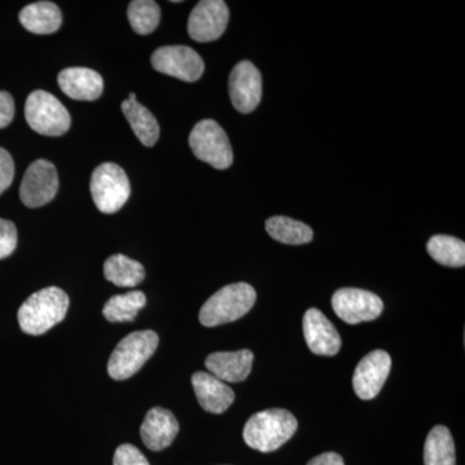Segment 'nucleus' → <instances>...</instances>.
Segmentation results:
<instances>
[{
    "instance_id": "5",
    "label": "nucleus",
    "mask_w": 465,
    "mask_h": 465,
    "mask_svg": "<svg viewBox=\"0 0 465 465\" xmlns=\"http://www.w3.org/2000/svg\"><path fill=\"white\" fill-rule=\"evenodd\" d=\"M27 124L35 133L45 136H63L72 125V118L65 106L50 92L34 91L25 104Z\"/></svg>"
},
{
    "instance_id": "18",
    "label": "nucleus",
    "mask_w": 465,
    "mask_h": 465,
    "mask_svg": "<svg viewBox=\"0 0 465 465\" xmlns=\"http://www.w3.org/2000/svg\"><path fill=\"white\" fill-rule=\"evenodd\" d=\"M58 85L70 99L94 101L104 91L103 76L87 67H69L58 74Z\"/></svg>"
},
{
    "instance_id": "15",
    "label": "nucleus",
    "mask_w": 465,
    "mask_h": 465,
    "mask_svg": "<svg viewBox=\"0 0 465 465\" xmlns=\"http://www.w3.org/2000/svg\"><path fill=\"white\" fill-rule=\"evenodd\" d=\"M179 430V421L170 410L154 407L143 419L140 434L146 448L152 451H163L173 445Z\"/></svg>"
},
{
    "instance_id": "24",
    "label": "nucleus",
    "mask_w": 465,
    "mask_h": 465,
    "mask_svg": "<svg viewBox=\"0 0 465 465\" xmlns=\"http://www.w3.org/2000/svg\"><path fill=\"white\" fill-rule=\"evenodd\" d=\"M145 304L146 296L142 291L114 295L106 302L103 311L104 317L113 323L133 322Z\"/></svg>"
},
{
    "instance_id": "25",
    "label": "nucleus",
    "mask_w": 465,
    "mask_h": 465,
    "mask_svg": "<svg viewBox=\"0 0 465 465\" xmlns=\"http://www.w3.org/2000/svg\"><path fill=\"white\" fill-rule=\"evenodd\" d=\"M428 253L434 262L450 268H463L465 265V243L451 235H433L427 243Z\"/></svg>"
},
{
    "instance_id": "17",
    "label": "nucleus",
    "mask_w": 465,
    "mask_h": 465,
    "mask_svg": "<svg viewBox=\"0 0 465 465\" xmlns=\"http://www.w3.org/2000/svg\"><path fill=\"white\" fill-rule=\"evenodd\" d=\"M211 375L224 382H241L249 378L252 370L253 353L249 349L238 351H217L206 358Z\"/></svg>"
},
{
    "instance_id": "14",
    "label": "nucleus",
    "mask_w": 465,
    "mask_h": 465,
    "mask_svg": "<svg viewBox=\"0 0 465 465\" xmlns=\"http://www.w3.org/2000/svg\"><path fill=\"white\" fill-rule=\"evenodd\" d=\"M302 331L312 353L317 356L333 357L341 348V338L338 330L320 309L311 308L305 312Z\"/></svg>"
},
{
    "instance_id": "21",
    "label": "nucleus",
    "mask_w": 465,
    "mask_h": 465,
    "mask_svg": "<svg viewBox=\"0 0 465 465\" xmlns=\"http://www.w3.org/2000/svg\"><path fill=\"white\" fill-rule=\"evenodd\" d=\"M424 465H457L455 443L443 425H437L425 440Z\"/></svg>"
},
{
    "instance_id": "12",
    "label": "nucleus",
    "mask_w": 465,
    "mask_h": 465,
    "mask_svg": "<svg viewBox=\"0 0 465 465\" xmlns=\"http://www.w3.org/2000/svg\"><path fill=\"white\" fill-rule=\"evenodd\" d=\"M229 94L232 106L243 114L258 108L262 94V73L251 61H241L232 70Z\"/></svg>"
},
{
    "instance_id": "8",
    "label": "nucleus",
    "mask_w": 465,
    "mask_h": 465,
    "mask_svg": "<svg viewBox=\"0 0 465 465\" xmlns=\"http://www.w3.org/2000/svg\"><path fill=\"white\" fill-rule=\"evenodd\" d=\"M331 302L336 316L348 324L374 321L384 309V302L375 293L351 287L336 291Z\"/></svg>"
},
{
    "instance_id": "31",
    "label": "nucleus",
    "mask_w": 465,
    "mask_h": 465,
    "mask_svg": "<svg viewBox=\"0 0 465 465\" xmlns=\"http://www.w3.org/2000/svg\"><path fill=\"white\" fill-rule=\"evenodd\" d=\"M307 465H345L344 459L336 452H324L312 459Z\"/></svg>"
},
{
    "instance_id": "3",
    "label": "nucleus",
    "mask_w": 465,
    "mask_h": 465,
    "mask_svg": "<svg viewBox=\"0 0 465 465\" xmlns=\"http://www.w3.org/2000/svg\"><path fill=\"white\" fill-rule=\"evenodd\" d=\"M256 302V291L249 283H232L223 287L204 302L200 322L206 327L234 322L246 316Z\"/></svg>"
},
{
    "instance_id": "30",
    "label": "nucleus",
    "mask_w": 465,
    "mask_h": 465,
    "mask_svg": "<svg viewBox=\"0 0 465 465\" xmlns=\"http://www.w3.org/2000/svg\"><path fill=\"white\" fill-rule=\"evenodd\" d=\"M15 116L14 97L8 92L0 91V128L8 127Z\"/></svg>"
},
{
    "instance_id": "1",
    "label": "nucleus",
    "mask_w": 465,
    "mask_h": 465,
    "mask_svg": "<svg viewBox=\"0 0 465 465\" xmlns=\"http://www.w3.org/2000/svg\"><path fill=\"white\" fill-rule=\"evenodd\" d=\"M70 300L65 291L47 287L33 293L18 309V323L27 335L39 336L65 320Z\"/></svg>"
},
{
    "instance_id": "2",
    "label": "nucleus",
    "mask_w": 465,
    "mask_h": 465,
    "mask_svg": "<svg viewBox=\"0 0 465 465\" xmlns=\"http://www.w3.org/2000/svg\"><path fill=\"white\" fill-rule=\"evenodd\" d=\"M298 430V420L283 409H269L251 416L243 428V440L251 449L272 452L282 448Z\"/></svg>"
},
{
    "instance_id": "27",
    "label": "nucleus",
    "mask_w": 465,
    "mask_h": 465,
    "mask_svg": "<svg viewBox=\"0 0 465 465\" xmlns=\"http://www.w3.org/2000/svg\"><path fill=\"white\" fill-rule=\"evenodd\" d=\"M17 247V229L14 223L0 219V260L8 258Z\"/></svg>"
},
{
    "instance_id": "29",
    "label": "nucleus",
    "mask_w": 465,
    "mask_h": 465,
    "mask_svg": "<svg viewBox=\"0 0 465 465\" xmlns=\"http://www.w3.org/2000/svg\"><path fill=\"white\" fill-rule=\"evenodd\" d=\"M15 177V163L7 150L0 148V195L3 194Z\"/></svg>"
},
{
    "instance_id": "23",
    "label": "nucleus",
    "mask_w": 465,
    "mask_h": 465,
    "mask_svg": "<svg viewBox=\"0 0 465 465\" xmlns=\"http://www.w3.org/2000/svg\"><path fill=\"white\" fill-rule=\"evenodd\" d=\"M265 228L273 240L291 246H300L313 240L311 226L286 216L271 217L266 220Z\"/></svg>"
},
{
    "instance_id": "11",
    "label": "nucleus",
    "mask_w": 465,
    "mask_h": 465,
    "mask_svg": "<svg viewBox=\"0 0 465 465\" xmlns=\"http://www.w3.org/2000/svg\"><path fill=\"white\" fill-rule=\"evenodd\" d=\"M229 23V8L223 0H202L193 9L188 33L193 41H216L224 34Z\"/></svg>"
},
{
    "instance_id": "7",
    "label": "nucleus",
    "mask_w": 465,
    "mask_h": 465,
    "mask_svg": "<svg viewBox=\"0 0 465 465\" xmlns=\"http://www.w3.org/2000/svg\"><path fill=\"white\" fill-rule=\"evenodd\" d=\"M91 194L100 213H118L131 194L130 180L124 168L115 163L100 164L92 173Z\"/></svg>"
},
{
    "instance_id": "28",
    "label": "nucleus",
    "mask_w": 465,
    "mask_h": 465,
    "mask_svg": "<svg viewBox=\"0 0 465 465\" xmlns=\"http://www.w3.org/2000/svg\"><path fill=\"white\" fill-rule=\"evenodd\" d=\"M114 465H150L148 459L143 457L142 451L139 449L134 448L130 443H124V445L119 446L115 450Z\"/></svg>"
},
{
    "instance_id": "26",
    "label": "nucleus",
    "mask_w": 465,
    "mask_h": 465,
    "mask_svg": "<svg viewBox=\"0 0 465 465\" xmlns=\"http://www.w3.org/2000/svg\"><path fill=\"white\" fill-rule=\"evenodd\" d=\"M128 20L134 33L148 35L161 21V8L153 0H134L128 5Z\"/></svg>"
},
{
    "instance_id": "6",
    "label": "nucleus",
    "mask_w": 465,
    "mask_h": 465,
    "mask_svg": "<svg viewBox=\"0 0 465 465\" xmlns=\"http://www.w3.org/2000/svg\"><path fill=\"white\" fill-rule=\"evenodd\" d=\"M189 145L195 157L216 170H226L232 164V149L228 134L213 119H204L194 125Z\"/></svg>"
},
{
    "instance_id": "20",
    "label": "nucleus",
    "mask_w": 465,
    "mask_h": 465,
    "mask_svg": "<svg viewBox=\"0 0 465 465\" xmlns=\"http://www.w3.org/2000/svg\"><path fill=\"white\" fill-rule=\"evenodd\" d=\"M20 23L27 32L48 35L60 29L63 15L54 3L36 2L20 12Z\"/></svg>"
},
{
    "instance_id": "9",
    "label": "nucleus",
    "mask_w": 465,
    "mask_h": 465,
    "mask_svg": "<svg viewBox=\"0 0 465 465\" xmlns=\"http://www.w3.org/2000/svg\"><path fill=\"white\" fill-rule=\"evenodd\" d=\"M152 65L162 74L183 82H197L203 75L204 63L188 45H166L153 54Z\"/></svg>"
},
{
    "instance_id": "10",
    "label": "nucleus",
    "mask_w": 465,
    "mask_h": 465,
    "mask_svg": "<svg viewBox=\"0 0 465 465\" xmlns=\"http://www.w3.org/2000/svg\"><path fill=\"white\" fill-rule=\"evenodd\" d=\"M58 176L56 167L45 159H38L27 168L21 183L20 198L26 207L38 208L56 197Z\"/></svg>"
},
{
    "instance_id": "22",
    "label": "nucleus",
    "mask_w": 465,
    "mask_h": 465,
    "mask_svg": "<svg viewBox=\"0 0 465 465\" xmlns=\"http://www.w3.org/2000/svg\"><path fill=\"white\" fill-rule=\"evenodd\" d=\"M104 274L109 282L118 287H134L145 278V269L136 260L122 253L112 255L104 264Z\"/></svg>"
},
{
    "instance_id": "13",
    "label": "nucleus",
    "mask_w": 465,
    "mask_h": 465,
    "mask_svg": "<svg viewBox=\"0 0 465 465\" xmlns=\"http://www.w3.org/2000/svg\"><path fill=\"white\" fill-rule=\"evenodd\" d=\"M391 358L385 351H371L361 360L353 375L354 391L361 400H374L390 376Z\"/></svg>"
},
{
    "instance_id": "19",
    "label": "nucleus",
    "mask_w": 465,
    "mask_h": 465,
    "mask_svg": "<svg viewBox=\"0 0 465 465\" xmlns=\"http://www.w3.org/2000/svg\"><path fill=\"white\" fill-rule=\"evenodd\" d=\"M122 112L143 145L148 146V148L154 146L158 142L159 134H161L158 121L145 106L137 101L134 92H131L128 99L122 104Z\"/></svg>"
},
{
    "instance_id": "16",
    "label": "nucleus",
    "mask_w": 465,
    "mask_h": 465,
    "mask_svg": "<svg viewBox=\"0 0 465 465\" xmlns=\"http://www.w3.org/2000/svg\"><path fill=\"white\" fill-rule=\"evenodd\" d=\"M192 384L204 411L223 414L234 403L235 394L232 388L210 372H195L192 376Z\"/></svg>"
},
{
    "instance_id": "4",
    "label": "nucleus",
    "mask_w": 465,
    "mask_h": 465,
    "mask_svg": "<svg viewBox=\"0 0 465 465\" xmlns=\"http://www.w3.org/2000/svg\"><path fill=\"white\" fill-rule=\"evenodd\" d=\"M159 338L157 332L143 330L130 333L122 339L110 356L108 372L114 381H125L140 371V369L157 351Z\"/></svg>"
}]
</instances>
